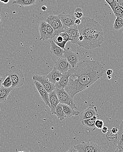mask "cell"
<instances>
[{"mask_svg":"<svg viewBox=\"0 0 123 152\" xmlns=\"http://www.w3.org/2000/svg\"><path fill=\"white\" fill-rule=\"evenodd\" d=\"M54 30L51 25L47 23V38L48 39H52L55 37Z\"/></svg>","mask_w":123,"mask_h":152,"instance_id":"27","label":"cell"},{"mask_svg":"<svg viewBox=\"0 0 123 152\" xmlns=\"http://www.w3.org/2000/svg\"><path fill=\"white\" fill-rule=\"evenodd\" d=\"M115 1L117 6L121 8L123 10V0H115Z\"/></svg>","mask_w":123,"mask_h":152,"instance_id":"37","label":"cell"},{"mask_svg":"<svg viewBox=\"0 0 123 152\" xmlns=\"http://www.w3.org/2000/svg\"><path fill=\"white\" fill-rule=\"evenodd\" d=\"M104 41L103 32L97 34H93L84 36L83 40L78 42V45L80 47L86 49H92L100 47Z\"/></svg>","mask_w":123,"mask_h":152,"instance_id":"3","label":"cell"},{"mask_svg":"<svg viewBox=\"0 0 123 152\" xmlns=\"http://www.w3.org/2000/svg\"><path fill=\"white\" fill-rule=\"evenodd\" d=\"M107 78L108 79V80H110L112 78V76L111 75H109V76H107Z\"/></svg>","mask_w":123,"mask_h":152,"instance_id":"52","label":"cell"},{"mask_svg":"<svg viewBox=\"0 0 123 152\" xmlns=\"http://www.w3.org/2000/svg\"><path fill=\"white\" fill-rule=\"evenodd\" d=\"M74 147L78 152H103L101 146L92 142H83Z\"/></svg>","mask_w":123,"mask_h":152,"instance_id":"6","label":"cell"},{"mask_svg":"<svg viewBox=\"0 0 123 152\" xmlns=\"http://www.w3.org/2000/svg\"><path fill=\"white\" fill-rule=\"evenodd\" d=\"M41 38L40 41L43 40V41L48 40L47 38V23L43 21L40 23L39 27Z\"/></svg>","mask_w":123,"mask_h":152,"instance_id":"19","label":"cell"},{"mask_svg":"<svg viewBox=\"0 0 123 152\" xmlns=\"http://www.w3.org/2000/svg\"><path fill=\"white\" fill-rule=\"evenodd\" d=\"M113 12L116 17L121 18L123 20V10L121 8L117 5L115 8Z\"/></svg>","mask_w":123,"mask_h":152,"instance_id":"29","label":"cell"},{"mask_svg":"<svg viewBox=\"0 0 123 152\" xmlns=\"http://www.w3.org/2000/svg\"><path fill=\"white\" fill-rule=\"evenodd\" d=\"M66 152H78L76 149L74 147H72L68 150Z\"/></svg>","mask_w":123,"mask_h":152,"instance_id":"43","label":"cell"},{"mask_svg":"<svg viewBox=\"0 0 123 152\" xmlns=\"http://www.w3.org/2000/svg\"><path fill=\"white\" fill-rule=\"evenodd\" d=\"M115 152H123V150H122H122H119V149H117L116 150H115Z\"/></svg>","mask_w":123,"mask_h":152,"instance_id":"49","label":"cell"},{"mask_svg":"<svg viewBox=\"0 0 123 152\" xmlns=\"http://www.w3.org/2000/svg\"><path fill=\"white\" fill-rule=\"evenodd\" d=\"M33 80L39 82L42 86L44 87L48 93L54 90L55 88L54 84L49 81L47 77L45 76L40 75H35L33 76Z\"/></svg>","mask_w":123,"mask_h":152,"instance_id":"9","label":"cell"},{"mask_svg":"<svg viewBox=\"0 0 123 152\" xmlns=\"http://www.w3.org/2000/svg\"><path fill=\"white\" fill-rule=\"evenodd\" d=\"M60 20L62 24L64 29H67L75 24V21L76 18L74 16L62 12L58 15Z\"/></svg>","mask_w":123,"mask_h":152,"instance_id":"11","label":"cell"},{"mask_svg":"<svg viewBox=\"0 0 123 152\" xmlns=\"http://www.w3.org/2000/svg\"><path fill=\"white\" fill-rule=\"evenodd\" d=\"M70 76V74L68 71L65 73L64 75H63L60 78V80L58 82H56V84L54 85L55 88L59 89L65 88L68 83Z\"/></svg>","mask_w":123,"mask_h":152,"instance_id":"18","label":"cell"},{"mask_svg":"<svg viewBox=\"0 0 123 152\" xmlns=\"http://www.w3.org/2000/svg\"><path fill=\"white\" fill-rule=\"evenodd\" d=\"M68 72L70 76L65 90L74 97L91 86L102 77L104 73L103 66L97 60H84L79 61L75 67Z\"/></svg>","mask_w":123,"mask_h":152,"instance_id":"1","label":"cell"},{"mask_svg":"<svg viewBox=\"0 0 123 152\" xmlns=\"http://www.w3.org/2000/svg\"><path fill=\"white\" fill-rule=\"evenodd\" d=\"M81 23V19H76V20L75 21V24L76 25V26H78Z\"/></svg>","mask_w":123,"mask_h":152,"instance_id":"41","label":"cell"},{"mask_svg":"<svg viewBox=\"0 0 123 152\" xmlns=\"http://www.w3.org/2000/svg\"><path fill=\"white\" fill-rule=\"evenodd\" d=\"M105 1L109 4L113 12L115 8L117 6L115 1V0H105Z\"/></svg>","mask_w":123,"mask_h":152,"instance_id":"32","label":"cell"},{"mask_svg":"<svg viewBox=\"0 0 123 152\" xmlns=\"http://www.w3.org/2000/svg\"><path fill=\"white\" fill-rule=\"evenodd\" d=\"M55 115L61 121H63L66 118V115H65V113L64 112L62 104L61 103H59L56 106L55 109Z\"/></svg>","mask_w":123,"mask_h":152,"instance_id":"22","label":"cell"},{"mask_svg":"<svg viewBox=\"0 0 123 152\" xmlns=\"http://www.w3.org/2000/svg\"><path fill=\"white\" fill-rule=\"evenodd\" d=\"M62 75H62L58 70H56V69L54 67L53 70L47 75L46 77L48 78L50 82L55 85L56 82H58L60 80V78Z\"/></svg>","mask_w":123,"mask_h":152,"instance_id":"17","label":"cell"},{"mask_svg":"<svg viewBox=\"0 0 123 152\" xmlns=\"http://www.w3.org/2000/svg\"><path fill=\"white\" fill-rule=\"evenodd\" d=\"M117 149L119 150H123V139L122 137H120L118 138L117 143Z\"/></svg>","mask_w":123,"mask_h":152,"instance_id":"33","label":"cell"},{"mask_svg":"<svg viewBox=\"0 0 123 152\" xmlns=\"http://www.w3.org/2000/svg\"><path fill=\"white\" fill-rule=\"evenodd\" d=\"M12 87L5 88L2 86L0 87V103L4 102L7 101V99L12 90Z\"/></svg>","mask_w":123,"mask_h":152,"instance_id":"21","label":"cell"},{"mask_svg":"<svg viewBox=\"0 0 123 152\" xmlns=\"http://www.w3.org/2000/svg\"><path fill=\"white\" fill-rule=\"evenodd\" d=\"M46 22L52 27L55 36L59 35L61 33L63 32L64 29L58 15H50L47 17Z\"/></svg>","mask_w":123,"mask_h":152,"instance_id":"7","label":"cell"},{"mask_svg":"<svg viewBox=\"0 0 123 152\" xmlns=\"http://www.w3.org/2000/svg\"><path fill=\"white\" fill-rule=\"evenodd\" d=\"M34 84L35 86V88L37 91L40 94L41 98L45 103L46 105L48 106L49 107L51 108L50 102L49 101V95L44 87L39 82L36 80H33Z\"/></svg>","mask_w":123,"mask_h":152,"instance_id":"12","label":"cell"},{"mask_svg":"<svg viewBox=\"0 0 123 152\" xmlns=\"http://www.w3.org/2000/svg\"><path fill=\"white\" fill-rule=\"evenodd\" d=\"M62 107L66 118H70L72 116H78L80 114L79 111L75 110L74 109L66 104H62Z\"/></svg>","mask_w":123,"mask_h":152,"instance_id":"20","label":"cell"},{"mask_svg":"<svg viewBox=\"0 0 123 152\" xmlns=\"http://www.w3.org/2000/svg\"><path fill=\"white\" fill-rule=\"evenodd\" d=\"M75 12H82V9H81V8H76V10H75Z\"/></svg>","mask_w":123,"mask_h":152,"instance_id":"46","label":"cell"},{"mask_svg":"<svg viewBox=\"0 0 123 152\" xmlns=\"http://www.w3.org/2000/svg\"><path fill=\"white\" fill-rule=\"evenodd\" d=\"M106 137L109 141L114 144L116 143L118 140V134L113 133L111 130L109 129L106 133Z\"/></svg>","mask_w":123,"mask_h":152,"instance_id":"23","label":"cell"},{"mask_svg":"<svg viewBox=\"0 0 123 152\" xmlns=\"http://www.w3.org/2000/svg\"><path fill=\"white\" fill-rule=\"evenodd\" d=\"M109 130V129L107 127H103L102 129V132L103 133L106 134Z\"/></svg>","mask_w":123,"mask_h":152,"instance_id":"39","label":"cell"},{"mask_svg":"<svg viewBox=\"0 0 123 152\" xmlns=\"http://www.w3.org/2000/svg\"><path fill=\"white\" fill-rule=\"evenodd\" d=\"M98 115L97 107L94 105L90 104L89 107L84 110L81 113L80 116V121H82L83 120L90 119L93 116H97Z\"/></svg>","mask_w":123,"mask_h":152,"instance_id":"13","label":"cell"},{"mask_svg":"<svg viewBox=\"0 0 123 152\" xmlns=\"http://www.w3.org/2000/svg\"><path fill=\"white\" fill-rule=\"evenodd\" d=\"M12 82L10 76H8L2 83V86L5 88H9L12 87Z\"/></svg>","mask_w":123,"mask_h":152,"instance_id":"28","label":"cell"},{"mask_svg":"<svg viewBox=\"0 0 123 152\" xmlns=\"http://www.w3.org/2000/svg\"><path fill=\"white\" fill-rule=\"evenodd\" d=\"M47 8L46 6L45 5H43L42 7V10L43 11H45L47 10Z\"/></svg>","mask_w":123,"mask_h":152,"instance_id":"48","label":"cell"},{"mask_svg":"<svg viewBox=\"0 0 123 152\" xmlns=\"http://www.w3.org/2000/svg\"><path fill=\"white\" fill-rule=\"evenodd\" d=\"M63 58H66L72 67L74 68L79 62L80 55L78 53H75L70 48H67L64 50Z\"/></svg>","mask_w":123,"mask_h":152,"instance_id":"8","label":"cell"},{"mask_svg":"<svg viewBox=\"0 0 123 152\" xmlns=\"http://www.w3.org/2000/svg\"><path fill=\"white\" fill-rule=\"evenodd\" d=\"M55 91L59 102L62 104H66L74 109H77V107L74 102L73 98L66 92L64 88L54 89Z\"/></svg>","mask_w":123,"mask_h":152,"instance_id":"5","label":"cell"},{"mask_svg":"<svg viewBox=\"0 0 123 152\" xmlns=\"http://www.w3.org/2000/svg\"><path fill=\"white\" fill-rule=\"evenodd\" d=\"M117 134H118V138L122 137L123 139V119L122 123L120 124V128H119V130Z\"/></svg>","mask_w":123,"mask_h":152,"instance_id":"35","label":"cell"},{"mask_svg":"<svg viewBox=\"0 0 123 152\" xmlns=\"http://www.w3.org/2000/svg\"><path fill=\"white\" fill-rule=\"evenodd\" d=\"M59 35H61L63 37L64 41H66L67 42H69V41H71V42L72 41V38L70 37L69 35L65 32H63L61 33Z\"/></svg>","mask_w":123,"mask_h":152,"instance_id":"30","label":"cell"},{"mask_svg":"<svg viewBox=\"0 0 123 152\" xmlns=\"http://www.w3.org/2000/svg\"><path fill=\"white\" fill-rule=\"evenodd\" d=\"M54 42L57 46L62 48V49H63L64 50L66 49L65 48V45H66V44H67V42L64 41L62 42H56L55 40V41H54Z\"/></svg>","mask_w":123,"mask_h":152,"instance_id":"34","label":"cell"},{"mask_svg":"<svg viewBox=\"0 0 123 152\" xmlns=\"http://www.w3.org/2000/svg\"><path fill=\"white\" fill-rule=\"evenodd\" d=\"M91 119L93 121H96L97 120V116H93L91 118Z\"/></svg>","mask_w":123,"mask_h":152,"instance_id":"47","label":"cell"},{"mask_svg":"<svg viewBox=\"0 0 123 152\" xmlns=\"http://www.w3.org/2000/svg\"><path fill=\"white\" fill-rule=\"evenodd\" d=\"M113 74V70L112 69H108L106 71L107 76L111 75Z\"/></svg>","mask_w":123,"mask_h":152,"instance_id":"40","label":"cell"},{"mask_svg":"<svg viewBox=\"0 0 123 152\" xmlns=\"http://www.w3.org/2000/svg\"><path fill=\"white\" fill-rule=\"evenodd\" d=\"M104 122L102 120L97 119L95 121V125L96 128L98 129H102L103 127Z\"/></svg>","mask_w":123,"mask_h":152,"instance_id":"31","label":"cell"},{"mask_svg":"<svg viewBox=\"0 0 123 152\" xmlns=\"http://www.w3.org/2000/svg\"><path fill=\"white\" fill-rule=\"evenodd\" d=\"M36 0H15L14 4H17L22 6H28L33 5L35 3Z\"/></svg>","mask_w":123,"mask_h":152,"instance_id":"24","label":"cell"},{"mask_svg":"<svg viewBox=\"0 0 123 152\" xmlns=\"http://www.w3.org/2000/svg\"><path fill=\"white\" fill-rule=\"evenodd\" d=\"M50 43H51L50 53L51 54L55 56L58 58H62L64 50L57 46L54 43V41H51Z\"/></svg>","mask_w":123,"mask_h":152,"instance_id":"16","label":"cell"},{"mask_svg":"<svg viewBox=\"0 0 123 152\" xmlns=\"http://www.w3.org/2000/svg\"><path fill=\"white\" fill-rule=\"evenodd\" d=\"M4 77L0 75V87L2 86V83L4 81Z\"/></svg>","mask_w":123,"mask_h":152,"instance_id":"45","label":"cell"},{"mask_svg":"<svg viewBox=\"0 0 123 152\" xmlns=\"http://www.w3.org/2000/svg\"><path fill=\"white\" fill-rule=\"evenodd\" d=\"M28 152H35L32 149H28Z\"/></svg>","mask_w":123,"mask_h":152,"instance_id":"51","label":"cell"},{"mask_svg":"<svg viewBox=\"0 0 123 152\" xmlns=\"http://www.w3.org/2000/svg\"><path fill=\"white\" fill-rule=\"evenodd\" d=\"M4 0H0V1H1V2H3V1Z\"/></svg>","mask_w":123,"mask_h":152,"instance_id":"54","label":"cell"},{"mask_svg":"<svg viewBox=\"0 0 123 152\" xmlns=\"http://www.w3.org/2000/svg\"><path fill=\"white\" fill-rule=\"evenodd\" d=\"M81 19V23L77 26L79 35L86 36L103 32L102 26L94 19L89 17H82Z\"/></svg>","mask_w":123,"mask_h":152,"instance_id":"2","label":"cell"},{"mask_svg":"<svg viewBox=\"0 0 123 152\" xmlns=\"http://www.w3.org/2000/svg\"><path fill=\"white\" fill-rule=\"evenodd\" d=\"M1 15H0V23H1Z\"/></svg>","mask_w":123,"mask_h":152,"instance_id":"53","label":"cell"},{"mask_svg":"<svg viewBox=\"0 0 123 152\" xmlns=\"http://www.w3.org/2000/svg\"><path fill=\"white\" fill-rule=\"evenodd\" d=\"M49 101L51 105V111L52 114H55V109L57 105L60 103L55 91L53 90L48 93Z\"/></svg>","mask_w":123,"mask_h":152,"instance_id":"15","label":"cell"},{"mask_svg":"<svg viewBox=\"0 0 123 152\" xmlns=\"http://www.w3.org/2000/svg\"><path fill=\"white\" fill-rule=\"evenodd\" d=\"M84 37V36L82 35H80L79 37H78V42H81V41H82V40H83Z\"/></svg>","mask_w":123,"mask_h":152,"instance_id":"44","label":"cell"},{"mask_svg":"<svg viewBox=\"0 0 123 152\" xmlns=\"http://www.w3.org/2000/svg\"><path fill=\"white\" fill-rule=\"evenodd\" d=\"M113 27H114V29L116 31H119L123 28V20L122 19L116 17V19L115 20Z\"/></svg>","mask_w":123,"mask_h":152,"instance_id":"26","label":"cell"},{"mask_svg":"<svg viewBox=\"0 0 123 152\" xmlns=\"http://www.w3.org/2000/svg\"><path fill=\"white\" fill-rule=\"evenodd\" d=\"M64 32L67 33L72 38V43L74 44H77L78 42V37H79V34L78 32V27L76 25H74L73 26L64 29Z\"/></svg>","mask_w":123,"mask_h":152,"instance_id":"14","label":"cell"},{"mask_svg":"<svg viewBox=\"0 0 123 152\" xmlns=\"http://www.w3.org/2000/svg\"><path fill=\"white\" fill-rule=\"evenodd\" d=\"M55 41L56 42H62L63 41H64L63 38L61 35H58L57 36V38H56V40Z\"/></svg>","mask_w":123,"mask_h":152,"instance_id":"38","label":"cell"},{"mask_svg":"<svg viewBox=\"0 0 123 152\" xmlns=\"http://www.w3.org/2000/svg\"><path fill=\"white\" fill-rule=\"evenodd\" d=\"M118 131H119V129L116 128H113L111 130L112 132L114 134H117L118 133Z\"/></svg>","mask_w":123,"mask_h":152,"instance_id":"42","label":"cell"},{"mask_svg":"<svg viewBox=\"0 0 123 152\" xmlns=\"http://www.w3.org/2000/svg\"><path fill=\"white\" fill-rule=\"evenodd\" d=\"M54 67L63 75L68 72L72 68L67 59L63 57L58 58V60L55 62Z\"/></svg>","mask_w":123,"mask_h":152,"instance_id":"10","label":"cell"},{"mask_svg":"<svg viewBox=\"0 0 123 152\" xmlns=\"http://www.w3.org/2000/svg\"><path fill=\"white\" fill-rule=\"evenodd\" d=\"M74 15L76 19H81V18H82L83 14L82 12H75Z\"/></svg>","mask_w":123,"mask_h":152,"instance_id":"36","label":"cell"},{"mask_svg":"<svg viewBox=\"0 0 123 152\" xmlns=\"http://www.w3.org/2000/svg\"><path fill=\"white\" fill-rule=\"evenodd\" d=\"M9 1L10 0H4L3 1V2L4 3V4H7L9 2Z\"/></svg>","mask_w":123,"mask_h":152,"instance_id":"50","label":"cell"},{"mask_svg":"<svg viewBox=\"0 0 123 152\" xmlns=\"http://www.w3.org/2000/svg\"><path fill=\"white\" fill-rule=\"evenodd\" d=\"M96 121H93V120L91 119V118L87 119H85L81 121V123L82 124L87 127V128H89L90 129H95V123Z\"/></svg>","mask_w":123,"mask_h":152,"instance_id":"25","label":"cell"},{"mask_svg":"<svg viewBox=\"0 0 123 152\" xmlns=\"http://www.w3.org/2000/svg\"><path fill=\"white\" fill-rule=\"evenodd\" d=\"M9 69L5 75L10 76L11 77L12 82V88H14L21 87L25 83L24 77L21 70L14 66H12Z\"/></svg>","mask_w":123,"mask_h":152,"instance_id":"4","label":"cell"}]
</instances>
